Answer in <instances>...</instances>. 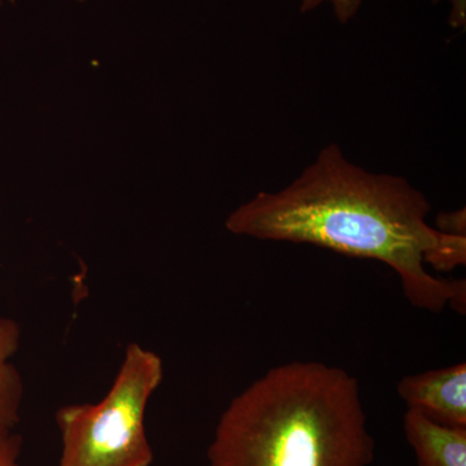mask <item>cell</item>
Returning a JSON list of instances; mask_svg holds the SVG:
<instances>
[{
    "label": "cell",
    "instance_id": "cell-7",
    "mask_svg": "<svg viewBox=\"0 0 466 466\" xmlns=\"http://www.w3.org/2000/svg\"><path fill=\"white\" fill-rule=\"evenodd\" d=\"M325 2L333 5L334 14L341 23H348L357 15L361 0H302L300 11L309 12L320 7ZM440 2V0H434ZM451 5L450 24L453 27H464L466 23V0H449Z\"/></svg>",
    "mask_w": 466,
    "mask_h": 466
},
{
    "label": "cell",
    "instance_id": "cell-9",
    "mask_svg": "<svg viewBox=\"0 0 466 466\" xmlns=\"http://www.w3.org/2000/svg\"><path fill=\"white\" fill-rule=\"evenodd\" d=\"M435 228L451 235L465 236V210L462 208L458 213L447 214V216H440L437 219V227Z\"/></svg>",
    "mask_w": 466,
    "mask_h": 466
},
{
    "label": "cell",
    "instance_id": "cell-5",
    "mask_svg": "<svg viewBox=\"0 0 466 466\" xmlns=\"http://www.w3.org/2000/svg\"><path fill=\"white\" fill-rule=\"evenodd\" d=\"M403 428L417 466H466V426L441 424L408 408Z\"/></svg>",
    "mask_w": 466,
    "mask_h": 466
},
{
    "label": "cell",
    "instance_id": "cell-3",
    "mask_svg": "<svg viewBox=\"0 0 466 466\" xmlns=\"http://www.w3.org/2000/svg\"><path fill=\"white\" fill-rule=\"evenodd\" d=\"M162 377L161 358L139 343H130L103 400L57 410L58 466H150L153 452L144 420Z\"/></svg>",
    "mask_w": 466,
    "mask_h": 466
},
{
    "label": "cell",
    "instance_id": "cell-8",
    "mask_svg": "<svg viewBox=\"0 0 466 466\" xmlns=\"http://www.w3.org/2000/svg\"><path fill=\"white\" fill-rule=\"evenodd\" d=\"M21 444L23 440L14 429L0 426V466H18Z\"/></svg>",
    "mask_w": 466,
    "mask_h": 466
},
{
    "label": "cell",
    "instance_id": "cell-2",
    "mask_svg": "<svg viewBox=\"0 0 466 466\" xmlns=\"http://www.w3.org/2000/svg\"><path fill=\"white\" fill-rule=\"evenodd\" d=\"M360 388L341 368L290 361L233 398L208 450V466H370Z\"/></svg>",
    "mask_w": 466,
    "mask_h": 466
},
{
    "label": "cell",
    "instance_id": "cell-6",
    "mask_svg": "<svg viewBox=\"0 0 466 466\" xmlns=\"http://www.w3.org/2000/svg\"><path fill=\"white\" fill-rule=\"evenodd\" d=\"M21 330L12 319H0V426L14 429L20 420L24 383L11 359L20 346Z\"/></svg>",
    "mask_w": 466,
    "mask_h": 466
},
{
    "label": "cell",
    "instance_id": "cell-1",
    "mask_svg": "<svg viewBox=\"0 0 466 466\" xmlns=\"http://www.w3.org/2000/svg\"><path fill=\"white\" fill-rule=\"evenodd\" d=\"M431 204L404 177L373 174L351 164L339 146L321 150L287 188L258 193L233 211L227 228L263 241L317 245L390 267L410 305L464 314L465 280L428 272L466 263V236L429 225Z\"/></svg>",
    "mask_w": 466,
    "mask_h": 466
},
{
    "label": "cell",
    "instance_id": "cell-4",
    "mask_svg": "<svg viewBox=\"0 0 466 466\" xmlns=\"http://www.w3.org/2000/svg\"><path fill=\"white\" fill-rule=\"evenodd\" d=\"M397 389L410 410L441 424L466 426L465 363L403 377Z\"/></svg>",
    "mask_w": 466,
    "mask_h": 466
}]
</instances>
